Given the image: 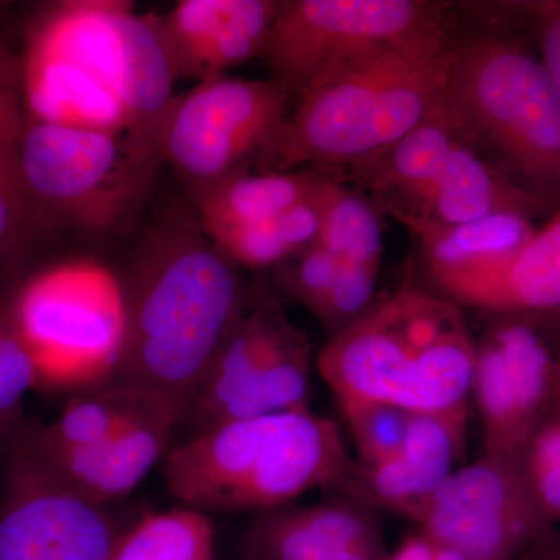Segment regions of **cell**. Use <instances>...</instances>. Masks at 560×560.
<instances>
[{
    "label": "cell",
    "mask_w": 560,
    "mask_h": 560,
    "mask_svg": "<svg viewBox=\"0 0 560 560\" xmlns=\"http://www.w3.org/2000/svg\"><path fill=\"white\" fill-rule=\"evenodd\" d=\"M121 279L128 324L116 382L172 408L183 422L224 342L253 307L248 283L189 220L154 231Z\"/></svg>",
    "instance_id": "6da1fadb"
},
{
    "label": "cell",
    "mask_w": 560,
    "mask_h": 560,
    "mask_svg": "<svg viewBox=\"0 0 560 560\" xmlns=\"http://www.w3.org/2000/svg\"><path fill=\"white\" fill-rule=\"evenodd\" d=\"M451 40L440 22L326 70L298 97L265 172L355 167L389 149L444 98Z\"/></svg>",
    "instance_id": "7a4b0ae2"
},
{
    "label": "cell",
    "mask_w": 560,
    "mask_h": 560,
    "mask_svg": "<svg viewBox=\"0 0 560 560\" xmlns=\"http://www.w3.org/2000/svg\"><path fill=\"white\" fill-rule=\"evenodd\" d=\"M475 353L477 341L455 302L404 290L330 338L316 366L338 405L460 412L469 411Z\"/></svg>",
    "instance_id": "3957f363"
},
{
    "label": "cell",
    "mask_w": 560,
    "mask_h": 560,
    "mask_svg": "<svg viewBox=\"0 0 560 560\" xmlns=\"http://www.w3.org/2000/svg\"><path fill=\"white\" fill-rule=\"evenodd\" d=\"M340 427L311 410L234 420L171 445L172 495L201 512H264L313 489H337L352 467Z\"/></svg>",
    "instance_id": "277c9868"
},
{
    "label": "cell",
    "mask_w": 560,
    "mask_h": 560,
    "mask_svg": "<svg viewBox=\"0 0 560 560\" xmlns=\"http://www.w3.org/2000/svg\"><path fill=\"white\" fill-rule=\"evenodd\" d=\"M447 101L470 145L499 153L530 189L560 190V90L540 58L493 33L452 39Z\"/></svg>",
    "instance_id": "5b68a950"
},
{
    "label": "cell",
    "mask_w": 560,
    "mask_h": 560,
    "mask_svg": "<svg viewBox=\"0 0 560 560\" xmlns=\"http://www.w3.org/2000/svg\"><path fill=\"white\" fill-rule=\"evenodd\" d=\"M38 386L79 394L114 382L127 342L124 279L97 260L62 261L11 296Z\"/></svg>",
    "instance_id": "8992f818"
},
{
    "label": "cell",
    "mask_w": 560,
    "mask_h": 560,
    "mask_svg": "<svg viewBox=\"0 0 560 560\" xmlns=\"http://www.w3.org/2000/svg\"><path fill=\"white\" fill-rule=\"evenodd\" d=\"M18 164L40 231L108 234L131 215L160 162L127 136L24 117Z\"/></svg>",
    "instance_id": "52a82bcc"
},
{
    "label": "cell",
    "mask_w": 560,
    "mask_h": 560,
    "mask_svg": "<svg viewBox=\"0 0 560 560\" xmlns=\"http://www.w3.org/2000/svg\"><path fill=\"white\" fill-rule=\"evenodd\" d=\"M27 46L60 55L113 91L127 114L128 142L160 162L158 128L175 81L149 14L125 0L51 3L32 22Z\"/></svg>",
    "instance_id": "ba28073f"
},
{
    "label": "cell",
    "mask_w": 560,
    "mask_h": 560,
    "mask_svg": "<svg viewBox=\"0 0 560 560\" xmlns=\"http://www.w3.org/2000/svg\"><path fill=\"white\" fill-rule=\"evenodd\" d=\"M290 94L272 80L200 81L175 95L156 136V156L186 180L190 190L249 172L267 171L285 127Z\"/></svg>",
    "instance_id": "9c48e42d"
},
{
    "label": "cell",
    "mask_w": 560,
    "mask_h": 560,
    "mask_svg": "<svg viewBox=\"0 0 560 560\" xmlns=\"http://www.w3.org/2000/svg\"><path fill=\"white\" fill-rule=\"evenodd\" d=\"M313 350L282 304L264 300L243 316L179 427L190 436L234 420L311 410Z\"/></svg>",
    "instance_id": "30bf717a"
},
{
    "label": "cell",
    "mask_w": 560,
    "mask_h": 560,
    "mask_svg": "<svg viewBox=\"0 0 560 560\" xmlns=\"http://www.w3.org/2000/svg\"><path fill=\"white\" fill-rule=\"evenodd\" d=\"M448 9L422 0H280L264 57L271 80L300 97L338 62L440 24Z\"/></svg>",
    "instance_id": "8fae6325"
},
{
    "label": "cell",
    "mask_w": 560,
    "mask_h": 560,
    "mask_svg": "<svg viewBox=\"0 0 560 560\" xmlns=\"http://www.w3.org/2000/svg\"><path fill=\"white\" fill-rule=\"evenodd\" d=\"M24 420V419H22ZM9 442L0 501V560H110L124 530L103 504L69 489L22 430Z\"/></svg>",
    "instance_id": "7c38bea8"
},
{
    "label": "cell",
    "mask_w": 560,
    "mask_h": 560,
    "mask_svg": "<svg viewBox=\"0 0 560 560\" xmlns=\"http://www.w3.org/2000/svg\"><path fill=\"white\" fill-rule=\"evenodd\" d=\"M415 523L464 560H514L555 526L530 495L521 458L488 453L456 470Z\"/></svg>",
    "instance_id": "4fadbf2b"
},
{
    "label": "cell",
    "mask_w": 560,
    "mask_h": 560,
    "mask_svg": "<svg viewBox=\"0 0 560 560\" xmlns=\"http://www.w3.org/2000/svg\"><path fill=\"white\" fill-rule=\"evenodd\" d=\"M556 357L536 331L500 324L477 342L471 396L480 410L485 453L521 458L548 418Z\"/></svg>",
    "instance_id": "5bb4252c"
},
{
    "label": "cell",
    "mask_w": 560,
    "mask_h": 560,
    "mask_svg": "<svg viewBox=\"0 0 560 560\" xmlns=\"http://www.w3.org/2000/svg\"><path fill=\"white\" fill-rule=\"evenodd\" d=\"M280 0H180L149 18L173 81L215 79L267 50Z\"/></svg>",
    "instance_id": "9a60e30c"
},
{
    "label": "cell",
    "mask_w": 560,
    "mask_h": 560,
    "mask_svg": "<svg viewBox=\"0 0 560 560\" xmlns=\"http://www.w3.org/2000/svg\"><path fill=\"white\" fill-rule=\"evenodd\" d=\"M467 418L469 411L412 412L400 452L378 466L353 460L335 490L375 510L418 521L438 490L463 467Z\"/></svg>",
    "instance_id": "2e32d148"
},
{
    "label": "cell",
    "mask_w": 560,
    "mask_h": 560,
    "mask_svg": "<svg viewBox=\"0 0 560 560\" xmlns=\"http://www.w3.org/2000/svg\"><path fill=\"white\" fill-rule=\"evenodd\" d=\"M246 548L249 560H386L389 555L381 512L346 497L257 515Z\"/></svg>",
    "instance_id": "e0dca14e"
},
{
    "label": "cell",
    "mask_w": 560,
    "mask_h": 560,
    "mask_svg": "<svg viewBox=\"0 0 560 560\" xmlns=\"http://www.w3.org/2000/svg\"><path fill=\"white\" fill-rule=\"evenodd\" d=\"M179 423L176 412L154 411L114 440L84 448L55 444L27 420H22V430L39 458L69 489L106 506L127 497L161 463Z\"/></svg>",
    "instance_id": "ac0fdd59"
},
{
    "label": "cell",
    "mask_w": 560,
    "mask_h": 560,
    "mask_svg": "<svg viewBox=\"0 0 560 560\" xmlns=\"http://www.w3.org/2000/svg\"><path fill=\"white\" fill-rule=\"evenodd\" d=\"M433 282L456 305L481 311L560 307V210L517 249Z\"/></svg>",
    "instance_id": "d6986e66"
},
{
    "label": "cell",
    "mask_w": 560,
    "mask_h": 560,
    "mask_svg": "<svg viewBox=\"0 0 560 560\" xmlns=\"http://www.w3.org/2000/svg\"><path fill=\"white\" fill-rule=\"evenodd\" d=\"M547 206L544 194L508 179L482 160L474 145L460 140L415 201L389 210L431 223L460 224L500 213H518L530 219Z\"/></svg>",
    "instance_id": "ffe728a7"
},
{
    "label": "cell",
    "mask_w": 560,
    "mask_h": 560,
    "mask_svg": "<svg viewBox=\"0 0 560 560\" xmlns=\"http://www.w3.org/2000/svg\"><path fill=\"white\" fill-rule=\"evenodd\" d=\"M464 138L447 91L429 116L389 149L355 165L357 178L386 198L389 209L410 205L429 187L453 147Z\"/></svg>",
    "instance_id": "44dd1931"
},
{
    "label": "cell",
    "mask_w": 560,
    "mask_h": 560,
    "mask_svg": "<svg viewBox=\"0 0 560 560\" xmlns=\"http://www.w3.org/2000/svg\"><path fill=\"white\" fill-rule=\"evenodd\" d=\"M319 171L242 172L191 191L206 235L246 224L267 223L318 187Z\"/></svg>",
    "instance_id": "7402d4cb"
},
{
    "label": "cell",
    "mask_w": 560,
    "mask_h": 560,
    "mask_svg": "<svg viewBox=\"0 0 560 560\" xmlns=\"http://www.w3.org/2000/svg\"><path fill=\"white\" fill-rule=\"evenodd\" d=\"M418 237L431 280L466 271L517 249L533 237L529 217L500 213L460 224H438L393 212Z\"/></svg>",
    "instance_id": "603a6c76"
},
{
    "label": "cell",
    "mask_w": 560,
    "mask_h": 560,
    "mask_svg": "<svg viewBox=\"0 0 560 560\" xmlns=\"http://www.w3.org/2000/svg\"><path fill=\"white\" fill-rule=\"evenodd\" d=\"M160 410L173 411L125 383L114 381L73 394L54 422L33 423L40 436L55 444L84 448L114 440L140 419Z\"/></svg>",
    "instance_id": "cb8c5ba5"
},
{
    "label": "cell",
    "mask_w": 560,
    "mask_h": 560,
    "mask_svg": "<svg viewBox=\"0 0 560 560\" xmlns=\"http://www.w3.org/2000/svg\"><path fill=\"white\" fill-rule=\"evenodd\" d=\"M110 560H215V528L187 506L147 514L124 530Z\"/></svg>",
    "instance_id": "d4e9b609"
},
{
    "label": "cell",
    "mask_w": 560,
    "mask_h": 560,
    "mask_svg": "<svg viewBox=\"0 0 560 560\" xmlns=\"http://www.w3.org/2000/svg\"><path fill=\"white\" fill-rule=\"evenodd\" d=\"M323 195V232L319 245L341 260L378 265L383 253L381 221L370 202L326 176Z\"/></svg>",
    "instance_id": "484cf974"
},
{
    "label": "cell",
    "mask_w": 560,
    "mask_h": 560,
    "mask_svg": "<svg viewBox=\"0 0 560 560\" xmlns=\"http://www.w3.org/2000/svg\"><path fill=\"white\" fill-rule=\"evenodd\" d=\"M18 140L0 136V271L16 267L40 232L22 187Z\"/></svg>",
    "instance_id": "4316f807"
},
{
    "label": "cell",
    "mask_w": 560,
    "mask_h": 560,
    "mask_svg": "<svg viewBox=\"0 0 560 560\" xmlns=\"http://www.w3.org/2000/svg\"><path fill=\"white\" fill-rule=\"evenodd\" d=\"M340 410L363 466H378L400 452L412 412L378 401H348Z\"/></svg>",
    "instance_id": "83f0119b"
},
{
    "label": "cell",
    "mask_w": 560,
    "mask_h": 560,
    "mask_svg": "<svg viewBox=\"0 0 560 560\" xmlns=\"http://www.w3.org/2000/svg\"><path fill=\"white\" fill-rule=\"evenodd\" d=\"M36 386L35 364L14 319L11 296L0 293V438L24 419L22 400Z\"/></svg>",
    "instance_id": "f1b7e54d"
},
{
    "label": "cell",
    "mask_w": 560,
    "mask_h": 560,
    "mask_svg": "<svg viewBox=\"0 0 560 560\" xmlns=\"http://www.w3.org/2000/svg\"><path fill=\"white\" fill-rule=\"evenodd\" d=\"M522 471L530 495L551 525L560 523V416L548 415L526 442Z\"/></svg>",
    "instance_id": "f546056e"
},
{
    "label": "cell",
    "mask_w": 560,
    "mask_h": 560,
    "mask_svg": "<svg viewBox=\"0 0 560 560\" xmlns=\"http://www.w3.org/2000/svg\"><path fill=\"white\" fill-rule=\"evenodd\" d=\"M378 268V265L338 259L329 293L316 313V319L330 338L337 337L374 307Z\"/></svg>",
    "instance_id": "4dcf8cb0"
},
{
    "label": "cell",
    "mask_w": 560,
    "mask_h": 560,
    "mask_svg": "<svg viewBox=\"0 0 560 560\" xmlns=\"http://www.w3.org/2000/svg\"><path fill=\"white\" fill-rule=\"evenodd\" d=\"M337 268L338 257L324 246L315 245L278 265L276 282L316 316L329 293Z\"/></svg>",
    "instance_id": "1f68e13d"
},
{
    "label": "cell",
    "mask_w": 560,
    "mask_h": 560,
    "mask_svg": "<svg viewBox=\"0 0 560 560\" xmlns=\"http://www.w3.org/2000/svg\"><path fill=\"white\" fill-rule=\"evenodd\" d=\"M208 237L238 268H276L293 257L280 238L275 220L230 228Z\"/></svg>",
    "instance_id": "d6a6232c"
},
{
    "label": "cell",
    "mask_w": 560,
    "mask_h": 560,
    "mask_svg": "<svg viewBox=\"0 0 560 560\" xmlns=\"http://www.w3.org/2000/svg\"><path fill=\"white\" fill-rule=\"evenodd\" d=\"M327 175H324L326 178ZM323 179L315 190L304 200L283 210L275 219V226L278 230L280 238L290 249L291 256H296L301 250L319 245L320 232H323Z\"/></svg>",
    "instance_id": "836d02e7"
},
{
    "label": "cell",
    "mask_w": 560,
    "mask_h": 560,
    "mask_svg": "<svg viewBox=\"0 0 560 560\" xmlns=\"http://www.w3.org/2000/svg\"><path fill=\"white\" fill-rule=\"evenodd\" d=\"M24 117L22 57L13 54L0 36V136L20 138Z\"/></svg>",
    "instance_id": "e575fe53"
},
{
    "label": "cell",
    "mask_w": 560,
    "mask_h": 560,
    "mask_svg": "<svg viewBox=\"0 0 560 560\" xmlns=\"http://www.w3.org/2000/svg\"><path fill=\"white\" fill-rule=\"evenodd\" d=\"M536 20L541 58L560 90V0L522 3Z\"/></svg>",
    "instance_id": "d590c367"
},
{
    "label": "cell",
    "mask_w": 560,
    "mask_h": 560,
    "mask_svg": "<svg viewBox=\"0 0 560 560\" xmlns=\"http://www.w3.org/2000/svg\"><path fill=\"white\" fill-rule=\"evenodd\" d=\"M386 560H464L455 548L419 529L408 534Z\"/></svg>",
    "instance_id": "8d00e7d4"
},
{
    "label": "cell",
    "mask_w": 560,
    "mask_h": 560,
    "mask_svg": "<svg viewBox=\"0 0 560 560\" xmlns=\"http://www.w3.org/2000/svg\"><path fill=\"white\" fill-rule=\"evenodd\" d=\"M514 560H560V528L552 526Z\"/></svg>",
    "instance_id": "74e56055"
},
{
    "label": "cell",
    "mask_w": 560,
    "mask_h": 560,
    "mask_svg": "<svg viewBox=\"0 0 560 560\" xmlns=\"http://www.w3.org/2000/svg\"><path fill=\"white\" fill-rule=\"evenodd\" d=\"M552 415L560 416V352L556 357V371L555 383H552V400H551Z\"/></svg>",
    "instance_id": "f35d334b"
},
{
    "label": "cell",
    "mask_w": 560,
    "mask_h": 560,
    "mask_svg": "<svg viewBox=\"0 0 560 560\" xmlns=\"http://www.w3.org/2000/svg\"><path fill=\"white\" fill-rule=\"evenodd\" d=\"M246 560H249V559H246Z\"/></svg>",
    "instance_id": "ab89813d"
}]
</instances>
